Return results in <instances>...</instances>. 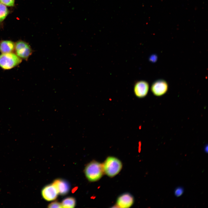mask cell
Returning <instances> with one entry per match:
<instances>
[{"instance_id":"1","label":"cell","mask_w":208,"mask_h":208,"mask_svg":"<svg viewBox=\"0 0 208 208\" xmlns=\"http://www.w3.org/2000/svg\"><path fill=\"white\" fill-rule=\"evenodd\" d=\"M104 173L110 177L117 175L122 168V164L118 158L113 157H107L102 164Z\"/></svg>"},{"instance_id":"2","label":"cell","mask_w":208,"mask_h":208,"mask_svg":"<svg viewBox=\"0 0 208 208\" xmlns=\"http://www.w3.org/2000/svg\"><path fill=\"white\" fill-rule=\"evenodd\" d=\"M84 171L86 178L91 182L99 180L104 173L102 164L95 161L88 164L86 167Z\"/></svg>"},{"instance_id":"3","label":"cell","mask_w":208,"mask_h":208,"mask_svg":"<svg viewBox=\"0 0 208 208\" xmlns=\"http://www.w3.org/2000/svg\"><path fill=\"white\" fill-rule=\"evenodd\" d=\"M22 60L13 52L1 53L0 55V67L4 70L11 69L20 64Z\"/></svg>"},{"instance_id":"4","label":"cell","mask_w":208,"mask_h":208,"mask_svg":"<svg viewBox=\"0 0 208 208\" xmlns=\"http://www.w3.org/2000/svg\"><path fill=\"white\" fill-rule=\"evenodd\" d=\"M14 51L19 57L26 61L33 52L30 45L27 42L22 40H18L15 43Z\"/></svg>"},{"instance_id":"5","label":"cell","mask_w":208,"mask_h":208,"mask_svg":"<svg viewBox=\"0 0 208 208\" xmlns=\"http://www.w3.org/2000/svg\"><path fill=\"white\" fill-rule=\"evenodd\" d=\"M168 85L167 82L163 79H159L155 81L152 84L151 90L153 94L157 96H161L167 91Z\"/></svg>"},{"instance_id":"6","label":"cell","mask_w":208,"mask_h":208,"mask_svg":"<svg viewBox=\"0 0 208 208\" xmlns=\"http://www.w3.org/2000/svg\"><path fill=\"white\" fill-rule=\"evenodd\" d=\"M134 198L133 196L128 193H125L119 196L116 201V205L122 208H129L133 204Z\"/></svg>"},{"instance_id":"7","label":"cell","mask_w":208,"mask_h":208,"mask_svg":"<svg viewBox=\"0 0 208 208\" xmlns=\"http://www.w3.org/2000/svg\"><path fill=\"white\" fill-rule=\"evenodd\" d=\"M149 88V85L147 82L144 81H138L134 86V94L138 98H143L147 95Z\"/></svg>"},{"instance_id":"8","label":"cell","mask_w":208,"mask_h":208,"mask_svg":"<svg viewBox=\"0 0 208 208\" xmlns=\"http://www.w3.org/2000/svg\"><path fill=\"white\" fill-rule=\"evenodd\" d=\"M58 193L55 186L52 184L45 187L42 190V195L43 198L48 201L55 200Z\"/></svg>"},{"instance_id":"9","label":"cell","mask_w":208,"mask_h":208,"mask_svg":"<svg viewBox=\"0 0 208 208\" xmlns=\"http://www.w3.org/2000/svg\"><path fill=\"white\" fill-rule=\"evenodd\" d=\"M58 193L62 195L67 194L69 190V185L66 181L61 179L55 180L53 183Z\"/></svg>"},{"instance_id":"10","label":"cell","mask_w":208,"mask_h":208,"mask_svg":"<svg viewBox=\"0 0 208 208\" xmlns=\"http://www.w3.org/2000/svg\"><path fill=\"white\" fill-rule=\"evenodd\" d=\"M15 43L10 40L0 41V52L1 53H12L14 51Z\"/></svg>"},{"instance_id":"11","label":"cell","mask_w":208,"mask_h":208,"mask_svg":"<svg viewBox=\"0 0 208 208\" xmlns=\"http://www.w3.org/2000/svg\"><path fill=\"white\" fill-rule=\"evenodd\" d=\"M62 208H72L75 205V199L71 197H68L64 199L61 203Z\"/></svg>"},{"instance_id":"12","label":"cell","mask_w":208,"mask_h":208,"mask_svg":"<svg viewBox=\"0 0 208 208\" xmlns=\"http://www.w3.org/2000/svg\"><path fill=\"white\" fill-rule=\"evenodd\" d=\"M8 13L9 11L6 6L0 2V22L5 18Z\"/></svg>"},{"instance_id":"13","label":"cell","mask_w":208,"mask_h":208,"mask_svg":"<svg viewBox=\"0 0 208 208\" xmlns=\"http://www.w3.org/2000/svg\"><path fill=\"white\" fill-rule=\"evenodd\" d=\"M184 192V189L183 187H179L176 188L174 191V194L176 197L181 196Z\"/></svg>"},{"instance_id":"14","label":"cell","mask_w":208,"mask_h":208,"mask_svg":"<svg viewBox=\"0 0 208 208\" xmlns=\"http://www.w3.org/2000/svg\"><path fill=\"white\" fill-rule=\"evenodd\" d=\"M0 2L7 6H13L14 5V0H0Z\"/></svg>"},{"instance_id":"15","label":"cell","mask_w":208,"mask_h":208,"mask_svg":"<svg viewBox=\"0 0 208 208\" xmlns=\"http://www.w3.org/2000/svg\"><path fill=\"white\" fill-rule=\"evenodd\" d=\"M49 208H62L61 203L55 202L51 203L48 205Z\"/></svg>"},{"instance_id":"16","label":"cell","mask_w":208,"mask_h":208,"mask_svg":"<svg viewBox=\"0 0 208 208\" xmlns=\"http://www.w3.org/2000/svg\"><path fill=\"white\" fill-rule=\"evenodd\" d=\"M157 56L155 55H153L150 57L149 60L153 62H155V60H156L157 59Z\"/></svg>"},{"instance_id":"17","label":"cell","mask_w":208,"mask_h":208,"mask_svg":"<svg viewBox=\"0 0 208 208\" xmlns=\"http://www.w3.org/2000/svg\"><path fill=\"white\" fill-rule=\"evenodd\" d=\"M204 150H205V152L206 153H207V152H208V146H207H207H206L205 147Z\"/></svg>"}]
</instances>
